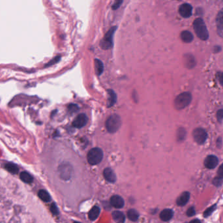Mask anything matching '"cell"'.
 Segmentation results:
<instances>
[{"label": "cell", "mask_w": 223, "mask_h": 223, "mask_svg": "<svg viewBox=\"0 0 223 223\" xmlns=\"http://www.w3.org/2000/svg\"><path fill=\"white\" fill-rule=\"evenodd\" d=\"M20 178L23 182L26 183H31L34 181V177L30 173L26 171H23L20 173Z\"/></svg>", "instance_id": "e0dca14e"}, {"label": "cell", "mask_w": 223, "mask_h": 223, "mask_svg": "<svg viewBox=\"0 0 223 223\" xmlns=\"http://www.w3.org/2000/svg\"><path fill=\"white\" fill-rule=\"evenodd\" d=\"M181 39L185 43H191L193 40V35L189 31H183L181 34Z\"/></svg>", "instance_id": "2e32d148"}, {"label": "cell", "mask_w": 223, "mask_h": 223, "mask_svg": "<svg viewBox=\"0 0 223 223\" xmlns=\"http://www.w3.org/2000/svg\"><path fill=\"white\" fill-rule=\"evenodd\" d=\"M74 223H80L79 222H74Z\"/></svg>", "instance_id": "d6a6232c"}, {"label": "cell", "mask_w": 223, "mask_h": 223, "mask_svg": "<svg viewBox=\"0 0 223 223\" xmlns=\"http://www.w3.org/2000/svg\"><path fill=\"white\" fill-rule=\"evenodd\" d=\"M5 168L8 171L11 173L12 174H16L19 170L17 165L14 163H12V162H9L7 164H5Z\"/></svg>", "instance_id": "ac0fdd59"}, {"label": "cell", "mask_w": 223, "mask_h": 223, "mask_svg": "<svg viewBox=\"0 0 223 223\" xmlns=\"http://www.w3.org/2000/svg\"><path fill=\"white\" fill-rule=\"evenodd\" d=\"M103 158V152L100 148L95 147L91 149L88 156H87V158L89 164L91 165H97L100 163Z\"/></svg>", "instance_id": "3957f363"}, {"label": "cell", "mask_w": 223, "mask_h": 223, "mask_svg": "<svg viewBox=\"0 0 223 223\" xmlns=\"http://www.w3.org/2000/svg\"><path fill=\"white\" fill-rule=\"evenodd\" d=\"M173 216V211L170 209H165L160 214V219L163 221H170Z\"/></svg>", "instance_id": "4fadbf2b"}, {"label": "cell", "mask_w": 223, "mask_h": 223, "mask_svg": "<svg viewBox=\"0 0 223 223\" xmlns=\"http://www.w3.org/2000/svg\"><path fill=\"white\" fill-rule=\"evenodd\" d=\"M121 3H122V2H121V1H118L117 2H115V4H114V5H113V9H117V8H118Z\"/></svg>", "instance_id": "4dcf8cb0"}, {"label": "cell", "mask_w": 223, "mask_h": 223, "mask_svg": "<svg viewBox=\"0 0 223 223\" xmlns=\"http://www.w3.org/2000/svg\"><path fill=\"white\" fill-rule=\"evenodd\" d=\"M194 30L196 35L201 40H207L209 38V33L204 20L200 18L195 20L193 23Z\"/></svg>", "instance_id": "6da1fadb"}, {"label": "cell", "mask_w": 223, "mask_h": 223, "mask_svg": "<svg viewBox=\"0 0 223 223\" xmlns=\"http://www.w3.org/2000/svg\"><path fill=\"white\" fill-rule=\"evenodd\" d=\"M116 28L113 27L111 28L110 30L107 32V34L104 37V38L102 39L101 43V46L103 49L105 50H108L110 49L113 45V36L114 34V32L115 31Z\"/></svg>", "instance_id": "5b68a950"}, {"label": "cell", "mask_w": 223, "mask_h": 223, "mask_svg": "<svg viewBox=\"0 0 223 223\" xmlns=\"http://www.w3.org/2000/svg\"><path fill=\"white\" fill-rule=\"evenodd\" d=\"M108 106L111 107L114 105L115 102H116V95H115V92L113 91V90H108Z\"/></svg>", "instance_id": "44dd1931"}, {"label": "cell", "mask_w": 223, "mask_h": 223, "mask_svg": "<svg viewBox=\"0 0 223 223\" xmlns=\"http://www.w3.org/2000/svg\"><path fill=\"white\" fill-rule=\"evenodd\" d=\"M195 214H196L195 209V208H194L193 207L190 208L187 211V216H189V217H192V216L195 215Z\"/></svg>", "instance_id": "4316f807"}, {"label": "cell", "mask_w": 223, "mask_h": 223, "mask_svg": "<svg viewBox=\"0 0 223 223\" xmlns=\"http://www.w3.org/2000/svg\"><path fill=\"white\" fill-rule=\"evenodd\" d=\"M38 196L40 199L44 202H49L51 200V197L48 192L45 190H40L38 192Z\"/></svg>", "instance_id": "d6986e66"}, {"label": "cell", "mask_w": 223, "mask_h": 223, "mask_svg": "<svg viewBox=\"0 0 223 223\" xmlns=\"http://www.w3.org/2000/svg\"><path fill=\"white\" fill-rule=\"evenodd\" d=\"M215 209H216V205L215 204V205H212V206H211V207H210V208H209L208 209H206V210L205 211L204 213V217H205V218H206V217H208V216L211 215H212V213L215 210Z\"/></svg>", "instance_id": "cb8c5ba5"}, {"label": "cell", "mask_w": 223, "mask_h": 223, "mask_svg": "<svg viewBox=\"0 0 223 223\" xmlns=\"http://www.w3.org/2000/svg\"><path fill=\"white\" fill-rule=\"evenodd\" d=\"M192 135L195 141L199 145L204 143L208 138V134L205 130L203 128H196L194 130Z\"/></svg>", "instance_id": "8992f818"}, {"label": "cell", "mask_w": 223, "mask_h": 223, "mask_svg": "<svg viewBox=\"0 0 223 223\" xmlns=\"http://www.w3.org/2000/svg\"><path fill=\"white\" fill-rule=\"evenodd\" d=\"M216 23L218 28L223 30V9H222L216 17Z\"/></svg>", "instance_id": "7402d4cb"}, {"label": "cell", "mask_w": 223, "mask_h": 223, "mask_svg": "<svg viewBox=\"0 0 223 223\" xmlns=\"http://www.w3.org/2000/svg\"><path fill=\"white\" fill-rule=\"evenodd\" d=\"M95 71L97 75H100L102 74L103 69H104V65L101 60H95Z\"/></svg>", "instance_id": "603a6c76"}, {"label": "cell", "mask_w": 223, "mask_h": 223, "mask_svg": "<svg viewBox=\"0 0 223 223\" xmlns=\"http://www.w3.org/2000/svg\"><path fill=\"white\" fill-rule=\"evenodd\" d=\"M192 100L191 94L189 92H183L177 96L174 101L175 107L178 110L184 109L188 106Z\"/></svg>", "instance_id": "277c9868"}, {"label": "cell", "mask_w": 223, "mask_h": 223, "mask_svg": "<svg viewBox=\"0 0 223 223\" xmlns=\"http://www.w3.org/2000/svg\"><path fill=\"white\" fill-rule=\"evenodd\" d=\"M50 211L53 214L55 215H57L59 214V210H58V208H57V207L56 206V205L53 203L51 206H50Z\"/></svg>", "instance_id": "d4e9b609"}, {"label": "cell", "mask_w": 223, "mask_h": 223, "mask_svg": "<svg viewBox=\"0 0 223 223\" xmlns=\"http://www.w3.org/2000/svg\"><path fill=\"white\" fill-rule=\"evenodd\" d=\"M190 198V193L189 192H184L177 199L176 203L179 206H183L187 204Z\"/></svg>", "instance_id": "7c38bea8"}, {"label": "cell", "mask_w": 223, "mask_h": 223, "mask_svg": "<svg viewBox=\"0 0 223 223\" xmlns=\"http://www.w3.org/2000/svg\"><path fill=\"white\" fill-rule=\"evenodd\" d=\"M110 204L115 208H121L124 205V200L118 195H114L110 198Z\"/></svg>", "instance_id": "30bf717a"}, {"label": "cell", "mask_w": 223, "mask_h": 223, "mask_svg": "<svg viewBox=\"0 0 223 223\" xmlns=\"http://www.w3.org/2000/svg\"><path fill=\"white\" fill-rule=\"evenodd\" d=\"M88 122V118L87 115L84 113L78 115V116L74 118L73 122V126L76 128H82L85 126Z\"/></svg>", "instance_id": "52a82bcc"}, {"label": "cell", "mask_w": 223, "mask_h": 223, "mask_svg": "<svg viewBox=\"0 0 223 223\" xmlns=\"http://www.w3.org/2000/svg\"><path fill=\"white\" fill-rule=\"evenodd\" d=\"M100 208L98 206H94V207L90 210L89 212V218L90 220L94 221L99 217V214H100Z\"/></svg>", "instance_id": "9a60e30c"}, {"label": "cell", "mask_w": 223, "mask_h": 223, "mask_svg": "<svg viewBox=\"0 0 223 223\" xmlns=\"http://www.w3.org/2000/svg\"><path fill=\"white\" fill-rule=\"evenodd\" d=\"M103 175H104L105 179L110 183H115V181H116V176H115V173L111 168H108L105 169Z\"/></svg>", "instance_id": "8fae6325"}, {"label": "cell", "mask_w": 223, "mask_h": 223, "mask_svg": "<svg viewBox=\"0 0 223 223\" xmlns=\"http://www.w3.org/2000/svg\"><path fill=\"white\" fill-rule=\"evenodd\" d=\"M127 217L129 218V220L132 221H136L139 218V214L136 209H131L128 211Z\"/></svg>", "instance_id": "ffe728a7"}, {"label": "cell", "mask_w": 223, "mask_h": 223, "mask_svg": "<svg viewBox=\"0 0 223 223\" xmlns=\"http://www.w3.org/2000/svg\"><path fill=\"white\" fill-rule=\"evenodd\" d=\"M217 76L218 78V81H219V82L221 83V85L222 86H223V73L222 72H219L218 73Z\"/></svg>", "instance_id": "f1b7e54d"}, {"label": "cell", "mask_w": 223, "mask_h": 223, "mask_svg": "<svg viewBox=\"0 0 223 223\" xmlns=\"http://www.w3.org/2000/svg\"><path fill=\"white\" fill-rule=\"evenodd\" d=\"M112 217L116 223H124L125 220L124 214L121 211H115L112 213Z\"/></svg>", "instance_id": "5bb4252c"}, {"label": "cell", "mask_w": 223, "mask_h": 223, "mask_svg": "<svg viewBox=\"0 0 223 223\" xmlns=\"http://www.w3.org/2000/svg\"><path fill=\"white\" fill-rule=\"evenodd\" d=\"M179 13L183 18H189L192 13V7L188 3H183L179 8Z\"/></svg>", "instance_id": "ba28073f"}, {"label": "cell", "mask_w": 223, "mask_h": 223, "mask_svg": "<svg viewBox=\"0 0 223 223\" xmlns=\"http://www.w3.org/2000/svg\"><path fill=\"white\" fill-rule=\"evenodd\" d=\"M59 58L60 57H56V58H53L52 60H51L50 62H49L47 64V65H46V66H50V65H53V64H56L60 60Z\"/></svg>", "instance_id": "83f0119b"}, {"label": "cell", "mask_w": 223, "mask_h": 223, "mask_svg": "<svg viewBox=\"0 0 223 223\" xmlns=\"http://www.w3.org/2000/svg\"><path fill=\"white\" fill-rule=\"evenodd\" d=\"M121 119L118 115L113 114L110 115L106 121V128L111 134L115 133L121 126Z\"/></svg>", "instance_id": "7a4b0ae2"}, {"label": "cell", "mask_w": 223, "mask_h": 223, "mask_svg": "<svg viewBox=\"0 0 223 223\" xmlns=\"http://www.w3.org/2000/svg\"><path fill=\"white\" fill-rule=\"evenodd\" d=\"M217 175H218V178L219 179H223V163L221 165L220 167L218 168V170L217 171Z\"/></svg>", "instance_id": "484cf974"}, {"label": "cell", "mask_w": 223, "mask_h": 223, "mask_svg": "<svg viewBox=\"0 0 223 223\" xmlns=\"http://www.w3.org/2000/svg\"><path fill=\"white\" fill-rule=\"evenodd\" d=\"M189 223H201V222L198 219H194L191 221Z\"/></svg>", "instance_id": "1f68e13d"}, {"label": "cell", "mask_w": 223, "mask_h": 223, "mask_svg": "<svg viewBox=\"0 0 223 223\" xmlns=\"http://www.w3.org/2000/svg\"><path fill=\"white\" fill-rule=\"evenodd\" d=\"M218 163V160L217 156L214 155H209L204 160L205 166L208 169H213L216 168Z\"/></svg>", "instance_id": "9c48e42d"}, {"label": "cell", "mask_w": 223, "mask_h": 223, "mask_svg": "<svg viewBox=\"0 0 223 223\" xmlns=\"http://www.w3.org/2000/svg\"><path fill=\"white\" fill-rule=\"evenodd\" d=\"M218 119L222 120L223 118V109H221L217 112Z\"/></svg>", "instance_id": "f546056e"}]
</instances>
